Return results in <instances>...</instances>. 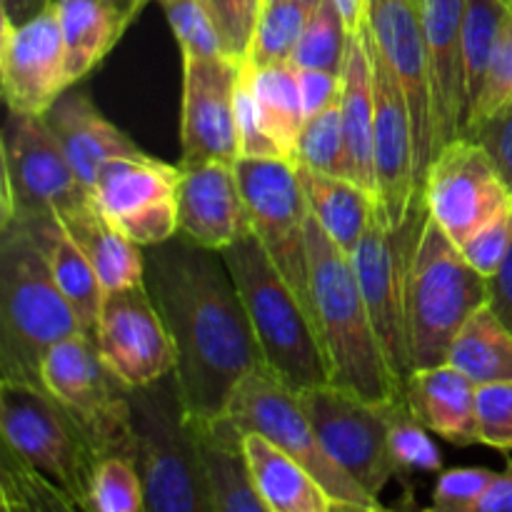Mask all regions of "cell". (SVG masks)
<instances>
[{
	"label": "cell",
	"instance_id": "39",
	"mask_svg": "<svg viewBox=\"0 0 512 512\" xmlns=\"http://www.w3.org/2000/svg\"><path fill=\"white\" fill-rule=\"evenodd\" d=\"M0 508L8 512H83L63 490L5 448L0 463Z\"/></svg>",
	"mask_w": 512,
	"mask_h": 512
},
{
	"label": "cell",
	"instance_id": "43",
	"mask_svg": "<svg viewBox=\"0 0 512 512\" xmlns=\"http://www.w3.org/2000/svg\"><path fill=\"white\" fill-rule=\"evenodd\" d=\"M495 478L498 470L490 468L443 470L433 488V503L420 512H475Z\"/></svg>",
	"mask_w": 512,
	"mask_h": 512
},
{
	"label": "cell",
	"instance_id": "33",
	"mask_svg": "<svg viewBox=\"0 0 512 512\" xmlns=\"http://www.w3.org/2000/svg\"><path fill=\"white\" fill-rule=\"evenodd\" d=\"M248 68L250 85H253L255 100L260 105L270 138L280 148L285 160H295V145H298L300 130L305 125V108L300 98L298 68L293 63L278 65H253L243 60ZM295 165V163H293Z\"/></svg>",
	"mask_w": 512,
	"mask_h": 512
},
{
	"label": "cell",
	"instance_id": "12",
	"mask_svg": "<svg viewBox=\"0 0 512 512\" xmlns=\"http://www.w3.org/2000/svg\"><path fill=\"white\" fill-rule=\"evenodd\" d=\"M298 400L330 458L365 493L380 500L395 478L388 403H368L335 385L305 390L298 393Z\"/></svg>",
	"mask_w": 512,
	"mask_h": 512
},
{
	"label": "cell",
	"instance_id": "35",
	"mask_svg": "<svg viewBox=\"0 0 512 512\" xmlns=\"http://www.w3.org/2000/svg\"><path fill=\"white\" fill-rule=\"evenodd\" d=\"M318 3L320 0H278L263 5L245 60L253 65L290 63Z\"/></svg>",
	"mask_w": 512,
	"mask_h": 512
},
{
	"label": "cell",
	"instance_id": "21",
	"mask_svg": "<svg viewBox=\"0 0 512 512\" xmlns=\"http://www.w3.org/2000/svg\"><path fill=\"white\" fill-rule=\"evenodd\" d=\"M178 223L190 243L218 253L253 235L235 163L180 165Z\"/></svg>",
	"mask_w": 512,
	"mask_h": 512
},
{
	"label": "cell",
	"instance_id": "8",
	"mask_svg": "<svg viewBox=\"0 0 512 512\" xmlns=\"http://www.w3.org/2000/svg\"><path fill=\"white\" fill-rule=\"evenodd\" d=\"M40 383L83 425L100 458H135L130 388L103 363L90 335H73L50 348L40 365Z\"/></svg>",
	"mask_w": 512,
	"mask_h": 512
},
{
	"label": "cell",
	"instance_id": "14",
	"mask_svg": "<svg viewBox=\"0 0 512 512\" xmlns=\"http://www.w3.org/2000/svg\"><path fill=\"white\" fill-rule=\"evenodd\" d=\"M425 215L428 210L423 200L413 210L408 223L400 230H393L385 225L378 210L363 240L350 253L385 355L403 380L410 378L408 335H405V280H408L410 255L418 243Z\"/></svg>",
	"mask_w": 512,
	"mask_h": 512
},
{
	"label": "cell",
	"instance_id": "38",
	"mask_svg": "<svg viewBox=\"0 0 512 512\" xmlns=\"http://www.w3.org/2000/svg\"><path fill=\"white\" fill-rule=\"evenodd\" d=\"M350 38L353 35L345 28L343 15L338 13L333 0H320L290 63L295 68H315L343 75Z\"/></svg>",
	"mask_w": 512,
	"mask_h": 512
},
{
	"label": "cell",
	"instance_id": "55",
	"mask_svg": "<svg viewBox=\"0 0 512 512\" xmlns=\"http://www.w3.org/2000/svg\"><path fill=\"white\" fill-rule=\"evenodd\" d=\"M328 512H405V510H393V508H385V505H360V503H348V500H333L330 503Z\"/></svg>",
	"mask_w": 512,
	"mask_h": 512
},
{
	"label": "cell",
	"instance_id": "10",
	"mask_svg": "<svg viewBox=\"0 0 512 512\" xmlns=\"http://www.w3.org/2000/svg\"><path fill=\"white\" fill-rule=\"evenodd\" d=\"M228 418L243 433H258L283 450L285 455L303 465L333 500H348L360 505H383L365 493L320 443L313 423L300 405L298 393L285 388L265 368L253 370L235 390L230 400Z\"/></svg>",
	"mask_w": 512,
	"mask_h": 512
},
{
	"label": "cell",
	"instance_id": "50",
	"mask_svg": "<svg viewBox=\"0 0 512 512\" xmlns=\"http://www.w3.org/2000/svg\"><path fill=\"white\" fill-rule=\"evenodd\" d=\"M490 308L512 330V250L503 268L490 278Z\"/></svg>",
	"mask_w": 512,
	"mask_h": 512
},
{
	"label": "cell",
	"instance_id": "2",
	"mask_svg": "<svg viewBox=\"0 0 512 512\" xmlns=\"http://www.w3.org/2000/svg\"><path fill=\"white\" fill-rule=\"evenodd\" d=\"M308 300L328 360L330 383L368 403H393L405 395V380L390 365L378 338L353 260L310 215Z\"/></svg>",
	"mask_w": 512,
	"mask_h": 512
},
{
	"label": "cell",
	"instance_id": "5",
	"mask_svg": "<svg viewBox=\"0 0 512 512\" xmlns=\"http://www.w3.org/2000/svg\"><path fill=\"white\" fill-rule=\"evenodd\" d=\"M490 303V280L425 215L405 280V335L410 375L448 363L450 345L470 315Z\"/></svg>",
	"mask_w": 512,
	"mask_h": 512
},
{
	"label": "cell",
	"instance_id": "29",
	"mask_svg": "<svg viewBox=\"0 0 512 512\" xmlns=\"http://www.w3.org/2000/svg\"><path fill=\"white\" fill-rule=\"evenodd\" d=\"M250 478L273 512H328V490L290 455L258 433H243Z\"/></svg>",
	"mask_w": 512,
	"mask_h": 512
},
{
	"label": "cell",
	"instance_id": "19",
	"mask_svg": "<svg viewBox=\"0 0 512 512\" xmlns=\"http://www.w3.org/2000/svg\"><path fill=\"white\" fill-rule=\"evenodd\" d=\"M373 63L375 93V183H378V210L385 225L400 230L413 210L423 203L415 185V145L408 105L403 90L375 43L368 23L363 28Z\"/></svg>",
	"mask_w": 512,
	"mask_h": 512
},
{
	"label": "cell",
	"instance_id": "28",
	"mask_svg": "<svg viewBox=\"0 0 512 512\" xmlns=\"http://www.w3.org/2000/svg\"><path fill=\"white\" fill-rule=\"evenodd\" d=\"M15 223H20L33 235V240L43 250L45 260H48V268L53 273L55 283L63 290L68 303L73 305L85 335L93 338L105 290L100 285L90 260L85 258L83 250L70 238V233L63 228V223L58 218H28L15 220Z\"/></svg>",
	"mask_w": 512,
	"mask_h": 512
},
{
	"label": "cell",
	"instance_id": "41",
	"mask_svg": "<svg viewBox=\"0 0 512 512\" xmlns=\"http://www.w3.org/2000/svg\"><path fill=\"white\" fill-rule=\"evenodd\" d=\"M163 5L168 23L183 58H210L225 55L220 35L215 30L205 0H158Z\"/></svg>",
	"mask_w": 512,
	"mask_h": 512
},
{
	"label": "cell",
	"instance_id": "16",
	"mask_svg": "<svg viewBox=\"0 0 512 512\" xmlns=\"http://www.w3.org/2000/svg\"><path fill=\"white\" fill-rule=\"evenodd\" d=\"M368 28L378 48L383 50L408 105L415 145V185H418V195H423L425 178L438 155L423 3L420 0H370Z\"/></svg>",
	"mask_w": 512,
	"mask_h": 512
},
{
	"label": "cell",
	"instance_id": "49",
	"mask_svg": "<svg viewBox=\"0 0 512 512\" xmlns=\"http://www.w3.org/2000/svg\"><path fill=\"white\" fill-rule=\"evenodd\" d=\"M300 98H303L305 118L323 113L325 108L335 105L343 95V75L328 73V70L298 68Z\"/></svg>",
	"mask_w": 512,
	"mask_h": 512
},
{
	"label": "cell",
	"instance_id": "20",
	"mask_svg": "<svg viewBox=\"0 0 512 512\" xmlns=\"http://www.w3.org/2000/svg\"><path fill=\"white\" fill-rule=\"evenodd\" d=\"M240 60L230 55L183 58L180 165L235 163L240 158L235 128V88Z\"/></svg>",
	"mask_w": 512,
	"mask_h": 512
},
{
	"label": "cell",
	"instance_id": "13",
	"mask_svg": "<svg viewBox=\"0 0 512 512\" xmlns=\"http://www.w3.org/2000/svg\"><path fill=\"white\" fill-rule=\"evenodd\" d=\"M178 183L180 165L140 150L105 160L90 198L125 238L140 248H153L180 233Z\"/></svg>",
	"mask_w": 512,
	"mask_h": 512
},
{
	"label": "cell",
	"instance_id": "4",
	"mask_svg": "<svg viewBox=\"0 0 512 512\" xmlns=\"http://www.w3.org/2000/svg\"><path fill=\"white\" fill-rule=\"evenodd\" d=\"M223 258L248 310L263 368L293 393L333 385L313 310L280 275L260 240L248 235L225 248Z\"/></svg>",
	"mask_w": 512,
	"mask_h": 512
},
{
	"label": "cell",
	"instance_id": "40",
	"mask_svg": "<svg viewBox=\"0 0 512 512\" xmlns=\"http://www.w3.org/2000/svg\"><path fill=\"white\" fill-rule=\"evenodd\" d=\"M83 512H145L143 480L135 458L125 455L100 458Z\"/></svg>",
	"mask_w": 512,
	"mask_h": 512
},
{
	"label": "cell",
	"instance_id": "42",
	"mask_svg": "<svg viewBox=\"0 0 512 512\" xmlns=\"http://www.w3.org/2000/svg\"><path fill=\"white\" fill-rule=\"evenodd\" d=\"M235 128H238L240 158H283L275 140L270 138L245 63L240 65L238 88H235Z\"/></svg>",
	"mask_w": 512,
	"mask_h": 512
},
{
	"label": "cell",
	"instance_id": "30",
	"mask_svg": "<svg viewBox=\"0 0 512 512\" xmlns=\"http://www.w3.org/2000/svg\"><path fill=\"white\" fill-rule=\"evenodd\" d=\"M295 168H298L310 215L323 225L328 238L350 255L378 213L375 195H370L363 185L350 178L315 173L300 165Z\"/></svg>",
	"mask_w": 512,
	"mask_h": 512
},
{
	"label": "cell",
	"instance_id": "52",
	"mask_svg": "<svg viewBox=\"0 0 512 512\" xmlns=\"http://www.w3.org/2000/svg\"><path fill=\"white\" fill-rule=\"evenodd\" d=\"M53 0H0V18L10 23H25L43 13Z\"/></svg>",
	"mask_w": 512,
	"mask_h": 512
},
{
	"label": "cell",
	"instance_id": "23",
	"mask_svg": "<svg viewBox=\"0 0 512 512\" xmlns=\"http://www.w3.org/2000/svg\"><path fill=\"white\" fill-rule=\"evenodd\" d=\"M43 118L88 193L105 160L140 153L138 145L123 130L115 128L83 90H65Z\"/></svg>",
	"mask_w": 512,
	"mask_h": 512
},
{
	"label": "cell",
	"instance_id": "6",
	"mask_svg": "<svg viewBox=\"0 0 512 512\" xmlns=\"http://www.w3.org/2000/svg\"><path fill=\"white\" fill-rule=\"evenodd\" d=\"M130 410L145 512H218L175 375L145 388H130Z\"/></svg>",
	"mask_w": 512,
	"mask_h": 512
},
{
	"label": "cell",
	"instance_id": "25",
	"mask_svg": "<svg viewBox=\"0 0 512 512\" xmlns=\"http://www.w3.org/2000/svg\"><path fill=\"white\" fill-rule=\"evenodd\" d=\"M58 220L90 260L105 293L145 283V248L125 238L100 213L93 198L65 210L63 215H58Z\"/></svg>",
	"mask_w": 512,
	"mask_h": 512
},
{
	"label": "cell",
	"instance_id": "37",
	"mask_svg": "<svg viewBox=\"0 0 512 512\" xmlns=\"http://www.w3.org/2000/svg\"><path fill=\"white\" fill-rule=\"evenodd\" d=\"M388 423L395 478L408 485L415 473H443V453L430 438V430L415 418L405 395L388 403Z\"/></svg>",
	"mask_w": 512,
	"mask_h": 512
},
{
	"label": "cell",
	"instance_id": "48",
	"mask_svg": "<svg viewBox=\"0 0 512 512\" xmlns=\"http://www.w3.org/2000/svg\"><path fill=\"white\" fill-rule=\"evenodd\" d=\"M465 135L483 145V150L490 155L498 173L512 190V100L488 118L478 120Z\"/></svg>",
	"mask_w": 512,
	"mask_h": 512
},
{
	"label": "cell",
	"instance_id": "44",
	"mask_svg": "<svg viewBox=\"0 0 512 512\" xmlns=\"http://www.w3.org/2000/svg\"><path fill=\"white\" fill-rule=\"evenodd\" d=\"M225 55L243 63L250 53L263 0H205Z\"/></svg>",
	"mask_w": 512,
	"mask_h": 512
},
{
	"label": "cell",
	"instance_id": "26",
	"mask_svg": "<svg viewBox=\"0 0 512 512\" xmlns=\"http://www.w3.org/2000/svg\"><path fill=\"white\" fill-rule=\"evenodd\" d=\"M343 130L348 140L350 168L353 180L363 185L378 200V183H375V93H373V63L365 33H355L350 38L348 60L343 70Z\"/></svg>",
	"mask_w": 512,
	"mask_h": 512
},
{
	"label": "cell",
	"instance_id": "3",
	"mask_svg": "<svg viewBox=\"0 0 512 512\" xmlns=\"http://www.w3.org/2000/svg\"><path fill=\"white\" fill-rule=\"evenodd\" d=\"M85 333L43 250L15 220L0 223V380L40 385L43 358Z\"/></svg>",
	"mask_w": 512,
	"mask_h": 512
},
{
	"label": "cell",
	"instance_id": "56",
	"mask_svg": "<svg viewBox=\"0 0 512 512\" xmlns=\"http://www.w3.org/2000/svg\"><path fill=\"white\" fill-rule=\"evenodd\" d=\"M268 3H278V0H263V5H268Z\"/></svg>",
	"mask_w": 512,
	"mask_h": 512
},
{
	"label": "cell",
	"instance_id": "45",
	"mask_svg": "<svg viewBox=\"0 0 512 512\" xmlns=\"http://www.w3.org/2000/svg\"><path fill=\"white\" fill-rule=\"evenodd\" d=\"M512 100V10L505 18L503 30H500L498 45H495L493 63H490L488 78H485L483 90H480V98L475 103L473 115H470L468 130L473 128L478 120L488 118L495 110L503 108L505 103ZM465 130V133H468Z\"/></svg>",
	"mask_w": 512,
	"mask_h": 512
},
{
	"label": "cell",
	"instance_id": "7",
	"mask_svg": "<svg viewBox=\"0 0 512 512\" xmlns=\"http://www.w3.org/2000/svg\"><path fill=\"white\" fill-rule=\"evenodd\" d=\"M0 435L5 450L83 510L100 455L83 425L48 390L0 380Z\"/></svg>",
	"mask_w": 512,
	"mask_h": 512
},
{
	"label": "cell",
	"instance_id": "58",
	"mask_svg": "<svg viewBox=\"0 0 512 512\" xmlns=\"http://www.w3.org/2000/svg\"><path fill=\"white\" fill-rule=\"evenodd\" d=\"M105 3H108V0H105Z\"/></svg>",
	"mask_w": 512,
	"mask_h": 512
},
{
	"label": "cell",
	"instance_id": "46",
	"mask_svg": "<svg viewBox=\"0 0 512 512\" xmlns=\"http://www.w3.org/2000/svg\"><path fill=\"white\" fill-rule=\"evenodd\" d=\"M478 435L480 445L512 453V383L478 388Z\"/></svg>",
	"mask_w": 512,
	"mask_h": 512
},
{
	"label": "cell",
	"instance_id": "27",
	"mask_svg": "<svg viewBox=\"0 0 512 512\" xmlns=\"http://www.w3.org/2000/svg\"><path fill=\"white\" fill-rule=\"evenodd\" d=\"M193 428L208 468L218 512H273L250 478L243 450V430L228 415L193 423Z\"/></svg>",
	"mask_w": 512,
	"mask_h": 512
},
{
	"label": "cell",
	"instance_id": "1",
	"mask_svg": "<svg viewBox=\"0 0 512 512\" xmlns=\"http://www.w3.org/2000/svg\"><path fill=\"white\" fill-rule=\"evenodd\" d=\"M145 288L173 343V375L188 418L205 423L228 415L235 390L263 368V355L223 253L178 233L145 248Z\"/></svg>",
	"mask_w": 512,
	"mask_h": 512
},
{
	"label": "cell",
	"instance_id": "31",
	"mask_svg": "<svg viewBox=\"0 0 512 512\" xmlns=\"http://www.w3.org/2000/svg\"><path fill=\"white\" fill-rule=\"evenodd\" d=\"M70 85H78L123 38L125 23L105 0H58Z\"/></svg>",
	"mask_w": 512,
	"mask_h": 512
},
{
	"label": "cell",
	"instance_id": "47",
	"mask_svg": "<svg viewBox=\"0 0 512 512\" xmlns=\"http://www.w3.org/2000/svg\"><path fill=\"white\" fill-rule=\"evenodd\" d=\"M510 250H512V213H505L500 215V218H495L493 223L480 228L478 233L470 235V238L460 245V253L465 255V260H468V263L488 280L503 268Z\"/></svg>",
	"mask_w": 512,
	"mask_h": 512
},
{
	"label": "cell",
	"instance_id": "32",
	"mask_svg": "<svg viewBox=\"0 0 512 512\" xmlns=\"http://www.w3.org/2000/svg\"><path fill=\"white\" fill-rule=\"evenodd\" d=\"M448 363L468 375L478 388L512 383V330L490 303L475 310L455 335Z\"/></svg>",
	"mask_w": 512,
	"mask_h": 512
},
{
	"label": "cell",
	"instance_id": "51",
	"mask_svg": "<svg viewBox=\"0 0 512 512\" xmlns=\"http://www.w3.org/2000/svg\"><path fill=\"white\" fill-rule=\"evenodd\" d=\"M475 512H512V458L500 470Z\"/></svg>",
	"mask_w": 512,
	"mask_h": 512
},
{
	"label": "cell",
	"instance_id": "15",
	"mask_svg": "<svg viewBox=\"0 0 512 512\" xmlns=\"http://www.w3.org/2000/svg\"><path fill=\"white\" fill-rule=\"evenodd\" d=\"M423 200L430 218L458 248L495 218L512 213V190L483 145L468 135L435 155L423 185Z\"/></svg>",
	"mask_w": 512,
	"mask_h": 512
},
{
	"label": "cell",
	"instance_id": "57",
	"mask_svg": "<svg viewBox=\"0 0 512 512\" xmlns=\"http://www.w3.org/2000/svg\"><path fill=\"white\" fill-rule=\"evenodd\" d=\"M0 512H8V510H3V508H0Z\"/></svg>",
	"mask_w": 512,
	"mask_h": 512
},
{
	"label": "cell",
	"instance_id": "24",
	"mask_svg": "<svg viewBox=\"0 0 512 512\" xmlns=\"http://www.w3.org/2000/svg\"><path fill=\"white\" fill-rule=\"evenodd\" d=\"M405 400L415 418L458 448L478 445V385L450 363L415 370L405 380Z\"/></svg>",
	"mask_w": 512,
	"mask_h": 512
},
{
	"label": "cell",
	"instance_id": "36",
	"mask_svg": "<svg viewBox=\"0 0 512 512\" xmlns=\"http://www.w3.org/2000/svg\"><path fill=\"white\" fill-rule=\"evenodd\" d=\"M293 163L300 165V168L315 170V173L353 180L340 100L325 108L323 113L305 120L298 145H295Z\"/></svg>",
	"mask_w": 512,
	"mask_h": 512
},
{
	"label": "cell",
	"instance_id": "9",
	"mask_svg": "<svg viewBox=\"0 0 512 512\" xmlns=\"http://www.w3.org/2000/svg\"><path fill=\"white\" fill-rule=\"evenodd\" d=\"M0 223L58 218L90 198L43 115L8 113L0 135Z\"/></svg>",
	"mask_w": 512,
	"mask_h": 512
},
{
	"label": "cell",
	"instance_id": "54",
	"mask_svg": "<svg viewBox=\"0 0 512 512\" xmlns=\"http://www.w3.org/2000/svg\"><path fill=\"white\" fill-rule=\"evenodd\" d=\"M108 3H110V8L120 15V20L125 23V28H130V25H133V20L140 15V10H143L150 0H108Z\"/></svg>",
	"mask_w": 512,
	"mask_h": 512
},
{
	"label": "cell",
	"instance_id": "18",
	"mask_svg": "<svg viewBox=\"0 0 512 512\" xmlns=\"http://www.w3.org/2000/svg\"><path fill=\"white\" fill-rule=\"evenodd\" d=\"M93 340L103 363L128 388L175 373L173 343L145 283L105 293Z\"/></svg>",
	"mask_w": 512,
	"mask_h": 512
},
{
	"label": "cell",
	"instance_id": "22",
	"mask_svg": "<svg viewBox=\"0 0 512 512\" xmlns=\"http://www.w3.org/2000/svg\"><path fill=\"white\" fill-rule=\"evenodd\" d=\"M425 48L433 85L435 148H445L468 130V93L463 70V18L468 0H420Z\"/></svg>",
	"mask_w": 512,
	"mask_h": 512
},
{
	"label": "cell",
	"instance_id": "17",
	"mask_svg": "<svg viewBox=\"0 0 512 512\" xmlns=\"http://www.w3.org/2000/svg\"><path fill=\"white\" fill-rule=\"evenodd\" d=\"M68 88L58 0L25 23L0 18V90L8 113L45 115Z\"/></svg>",
	"mask_w": 512,
	"mask_h": 512
},
{
	"label": "cell",
	"instance_id": "11",
	"mask_svg": "<svg viewBox=\"0 0 512 512\" xmlns=\"http://www.w3.org/2000/svg\"><path fill=\"white\" fill-rule=\"evenodd\" d=\"M240 190L248 208L253 235L280 270L290 288L308 300V230L310 208L298 168L283 158L235 160Z\"/></svg>",
	"mask_w": 512,
	"mask_h": 512
},
{
	"label": "cell",
	"instance_id": "53",
	"mask_svg": "<svg viewBox=\"0 0 512 512\" xmlns=\"http://www.w3.org/2000/svg\"><path fill=\"white\" fill-rule=\"evenodd\" d=\"M338 13L343 15V23L350 35L360 33L368 23V3L370 0H333Z\"/></svg>",
	"mask_w": 512,
	"mask_h": 512
},
{
	"label": "cell",
	"instance_id": "34",
	"mask_svg": "<svg viewBox=\"0 0 512 512\" xmlns=\"http://www.w3.org/2000/svg\"><path fill=\"white\" fill-rule=\"evenodd\" d=\"M510 10L512 8L505 0H468L465 3L463 70L465 93H468V123L480 98V90L485 85V78H488L495 45H498L500 30H503Z\"/></svg>",
	"mask_w": 512,
	"mask_h": 512
}]
</instances>
